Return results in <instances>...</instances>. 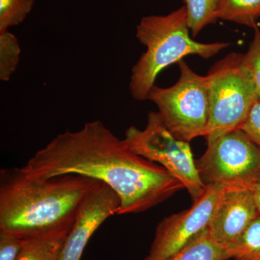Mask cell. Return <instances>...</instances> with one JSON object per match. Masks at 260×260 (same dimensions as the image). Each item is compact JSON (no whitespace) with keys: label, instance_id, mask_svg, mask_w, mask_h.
I'll return each mask as SVG.
<instances>
[{"label":"cell","instance_id":"cell-1","mask_svg":"<svg viewBox=\"0 0 260 260\" xmlns=\"http://www.w3.org/2000/svg\"><path fill=\"white\" fill-rule=\"evenodd\" d=\"M18 169L41 179L80 175L102 181L120 199L117 215L142 213L184 189L179 179L134 153L99 120L56 135Z\"/></svg>","mask_w":260,"mask_h":260},{"label":"cell","instance_id":"cell-2","mask_svg":"<svg viewBox=\"0 0 260 260\" xmlns=\"http://www.w3.org/2000/svg\"><path fill=\"white\" fill-rule=\"evenodd\" d=\"M0 179V232L22 239L68 236L96 181L80 175L41 179L18 168L3 169Z\"/></svg>","mask_w":260,"mask_h":260},{"label":"cell","instance_id":"cell-3","mask_svg":"<svg viewBox=\"0 0 260 260\" xmlns=\"http://www.w3.org/2000/svg\"><path fill=\"white\" fill-rule=\"evenodd\" d=\"M185 6L166 15L143 17L136 28V37L146 50L133 66L129 88L137 101L148 100L158 75L186 56L208 59L230 46L229 43H200L190 37Z\"/></svg>","mask_w":260,"mask_h":260},{"label":"cell","instance_id":"cell-4","mask_svg":"<svg viewBox=\"0 0 260 260\" xmlns=\"http://www.w3.org/2000/svg\"><path fill=\"white\" fill-rule=\"evenodd\" d=\"M209 119L207 144L238 129L246 120L260 93L244 62V54L231 53L212 67L206 75Z\"/></svg>","mask_w":260,"mask_h":260},{"label":"cell","instance_id":"cell-5","mask_svg":"<svg viewBox=\"0 0 260 260\" xmlns=\"http://www.w3.org/2000/svg\"><path fill=\"white\" fill-rule=\"evenodd\" d=\"M180 77L169 88L154 85L148 100L156 105L158 114L177 138L190 142L205 136L209 119V99L206 75L191 69L185 61L178 63Z\"/></svg>","mask_w":260,"mask_h":260},{"label":"cell","instance_id":"cell-6","mask_svg":"<svg viewBox=\"0 0 260 260\" xmlns=\"http://www.w3.org/2000/svg\"><path fill=\"white\" fill-rule=\"evenodd\" d=\"M123 140L134 153L156 162L179 179L193 201L204 194L206 186L200 179L189 142L173 134L158 112L149 113L143 129L129 126Z\"/></svg>","mask_w":260,"mask_h":260},{"label":"cell","instance_id":"cell-7","mask_svg":"<svg viewBox=\"0 0 260 260\" xmlns=\"http://www.w3.org/2000/svg\"><path fill=\"white\" fill-rule=\"evenodd\" d=\"M195 162L205 186H241L253 190L260 184V147L240 129L208 144Z\"/></svg>","mask_w":260,"mask_h":260},{"label":"cell","instance_id":"cell-8","mask_svg":"<svg viewBox=\"0 0 260 260\" xmlns=\"http://www.w3.org/2000/svg\"><path fill=\"white\" fill-rule=\"evenodd\" d=\"M223 188L215 184L206 186L204 194L190 208L160 221L144 260L167 259L206 230Z\"/></svg>","mask_w":260,"mask_h":260},{"label":"cell","instance_id":"cell-9","mask_svg":"<svg viewBox=\"0 0 260 260\" xmlns=\"http://www.w3.org/2000/svg\"><path fill=\"white\" fill-rule=\"evenodd\" d=\"M121 202L115 191L96 180L83 198L59 260H80L90 238L102 224L117 215Z\"/></svg>","mask_w":260,"mask_h":260},{"label":"cell","instance_id":"cell-10","mask_svg":"<svg viewBox=\"0 0 260 260\" xmlns=\"http://www.w3.org/2000/svg\"><path fill=\"white\" fill-rule=\"evenodd\" d=\"M259 215L253 190L241 186H224L208 232L215 242L226 249Z\"/></svg>","mask_w":260,"mask_h":260},{"label":"cell","instance_id":"cell-11","mask_svg":"<svg viewBox=\"0 0 260 260\" xmlns=\"http://www.w3.org/2000/svg\"><path fill=\"white\" fill-rule=\"evenodd\" d=\"M231 256L226 249L210 237L208 229L201 233L166 260H229Z\"/></svg>","mask_w":260,"mask_h":260},{"label":"cell","instance_id":"cell-12","mask_svg":"<svg viewBox=\"0 0 260 260\" xmlns=\"http://www.w3.org/2000/svg\"><path fill=\"white\" fill-rule=\"evenodd\" d=\"M260 18V0H221L219 20L254 28Z\"/></svg>","mask_w":260,"mask_h":260},{"label":"cell","instance_id":"cell-13","mask_svg":"<svg viewBox=\"0 0 260 260\" xmlns=\"http://www.w3.org/2000/svg\"><path fill=\"white\" fill-rule=\"evenodd\" d=\"M187 13L188 26L193 37L216 23L221 0H184Z\"/></svg>","mask_w":260,"mask_h":260},{"label":"cell","instance_id":"cell-14","mask_svg":"<svg viewBox=\"0 0 260 260\" xmlns=\"http://www.w3.org/2000/svg\"><path fill=\"white\" fill-rule=\"evenodd\" d=\"M68 236L23 239L17 260H59Z\"/></svg>","mask_w":260,"mask_h":260},{"label":"cell","instance_id":"cell-15","mask_svg":"<svg viewBox=\"0 0 260 260\" xmlns=\"http://www.w3.org/2000/svg\"><path fill=\"white\" fill-rule=\"evenodd\" d=\"M226 251L231 259L260 260V215L227 248Z\"/></svg>","mask_w":260,"mask_h":260},{"label":"cell","instance_id":"cell-16","mask_svg":"<svg viewBox=\"0 0 260 260\" xmlns=\"http://www.w3.org/2000/svg\"><path fill=\"white\" fill-rule=\"evenodd\" d=\"M20 47L11 32H0V80L9 81L20 61Z\"/></svg>","mask_w":260,"mask_h":260},{"label":"cell","instance_id":"cell-17","mask_svg":"<svg viewBox=\"0 0 260 260\" xmlns=\"http://www.w3.org/2000/svg\"><path fill=\"white\" fill-rule=\"evenodd\" d=\"M35 0H0V32L7 31L26 18Z\"/></svg>","mask_w":260,"mask_h":260},{"label":"cell","instance_id":"cell-18","mask_svg":"<svg viewBox=\"0 0 260 260\" xmlns=\"http://www.w3.org/2000/svg\"><path fill=\"white\" fill-rule=\"evenodd\" d=\"M254 30L252 42L244 54V62L260 93V29L256 26Z\"/></svg>","mask_w":260,"mask_h":260},{"label":"cell","instance_id":"cell-19","mask_svg":"<svg viewBox=\"0 0 260 260\" xmlns=\"http://www.w3.org/2000/svg\"><path fill=\"white\" fill-rule=\"evenodd\" d=\"M23 244V239L0 232V260H17Z\"/></svg>","mask_w":260,"mask_h":260},{"label":"cell","instance_id":"cell-20","mask_svg":"<svg viewBox=\"0 0 260 260\" xmlns=\"http://www.w3.org/2000/svg\"><path fill=\"white\" fill-rule=\"evenodd\" d=\"M239 129L260 147V99L251 108L249 115Z\"/></svg>","mask_w":260,"mask_h":260},{"label":"cell","instance_id":"cell-21","mask_svg":"<svg viewBox=\"0 0 260 260\" xmlns=\"http://www.w3.org/2000/svg\"><path fill=\"white\" fill-rule=\"evenodd\" d=\"M254 192V198H255L256 205H257L258 211H259L260 215V184L253 189Z\"/></svg>","mask_w":260,"mask_h":260}]
</instances>
